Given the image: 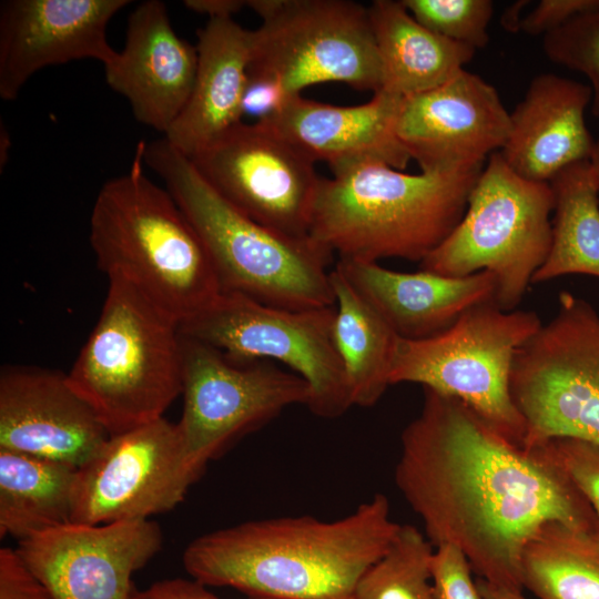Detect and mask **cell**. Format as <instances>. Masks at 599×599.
<instances>
[{"instance_id": "obj_27", "label": "cell", "mask_w": 599, "mask_h": 599, "mask_svg": "<svg viewBox=\"0 0 599 599\" xmlns=\"http://www.w3.org/2000/svg\"><path fill=\"white\" fill-rule=\"evenodd\" d=\"M549 183L555 200L551 246L532 283L569 274L599 277V184L590 162L566 167Z\"/></svg>"}, {"instance_id": "obj_20", "label": "cell", "mask_w": 599, "mask_h": 599, "mask_svg": "<svg viewBox=\"0 0 599 599\" xmlns=\"http://www.w3.org/2000/svg\"><path fill=\"white\" fill-rule=\"evenodd\" d=\"M400 97L379 90L361 105L337 106L290 98L264 125L313 161L326 162L333 174L378 162L404 170L409 155L395 134Z\"/></svg>"}, {"instance_id": "obj_22", "label": "cell", "mask_w": 599, "mask_h": 599, "mask_svg": "<svg viewBox=\"0 0 599 599\" xmlns=\"http://www.w3.org/2000/svg\"><path fill=\"white\" fill-rule=\"evenodd\" d=\"M335 267L403 339H425L447 331L473 306L494 301L496 290L495 277L486 271L451 277L344 258Z\"/></svg>"}, {"instance_id": "obj_29", "label": "cell", "mask_w": 599, "mask_h": 599, "mask_svg": "<svg viewBox=\"0 0 599 599\" xmlns=\"http://www.w3.org/2000/svg\"><path fill=\"white\" fill-rule=\"evenodd\" d=\"M434 549L417 527L402 525L389 549L359 579L354 599H435Z\"/></svg>"}, {"instance_id": "obj_24", "label": "cell", "mask_w": 599, "mask_h": 599, "mask_svg": "<svg viewBox=\"0 0 599 599\" xmlns=\"http://www.w3.org/2000/svg\"><path fill=\"white\" fill-rule=\"evenodd\" d=\"M385 90L405 98L435 89L464 70L475 49L444 38L419 23L402 0L368 7Z\"/></svg>"}, {"instance_id": "obj_14", "label": "cell", "mask_w": 599, "mask_h": 599, "mask_svg": "<svg viewBox=\"0 0 599 599\" xmlns=\"http://www.w3.org/2000/svg\"><path fill=\"white\" fill-rule=\"evenodd\" d=\"M190 160L246 216L285 235L309 237L322 177L313 161L264 125L242 121Z\"/></svg>"}, {"instance_id": "obj_33", "label": "cell", "mask_w": 599, "mask_h": 599, "mask_svg": "<svg viewBox=\"0 0 599 599\" xmlns=\"http://www.w3.org/2000/svg\"><path fill=\"white\" fill-rule=\"evenodd\" d=\"M430 571L435 599H485L466 556L458 548L435 547Z\"/></svg>"}, {"instance_id": "obj_40", "label": "cell", "mask_w": 599, "mask_h": 599, "mask_svg": "<svg viewBox=\"0 0 599 599\" xmlns=\"http://www.w3.org/2000/svg\"><path fill=\"white\" fill-rule=\"evenodd\" d=\"M527 3H529V1H517L504 11L500 23L507 31H520L521 21L524 19V17H521V11L528 6Z\"/></svg>"}, {"instance_id": "obj_41", "label": "cell", "mask_w": 599, "mask_h": 599, "mask_svg": "<svg viewBox=\"0 0 599 599\" xmlns=\"http://www.w3.org/2000/svg\"><path fill=\"white\" fill-rule=\"evenodd\" d=\"M589 162L592 166V170L597 176L598 184H599V139L596 140L595 149H593V152Z\"/></svg>"}, {"instance_id": "obj_7", "label": "cell", "mask_w": 599, "mask_h": 599, "mask_svg": "<svg viewBox=\"0 0 599 599\" xmlns=\"http://www.w3.org/2000/svg\"><path fill=\"white\" fill-rule=\"evenodd\" d=\"M550 183L521 177L493 153L453 232L420 263V270L461 277L481 271L495 277L494 302L514 311L551 246Z\"/></svg>"}, {"instance_id": "obj_19", "label": "cell", "mask_w": 599, "mask_h": 599, "mask_svg": "<svg viewBox=\"0 0 599 599\" xmlns=\"http://www.w3.org/2000/svg\"><path fill=\"white\" fill-rule=\"evenodd\" d=\"M196 68V47L176 34L165 3L146 0L131 12L124 48L104 71L136 121L165 135L189 101Z\"/></svg>"}, {"instance_id": "obj_10", "label": "cell", "mask_w": 599, "mask_h": 599, "mask_svg": "<svg viewBox=\"0 0 599 599\" xmlns=\"http://www.w3.org/2000/svg\"><path fill=\"white\" fill-rule=\"evenodd\" d=\"M510 394L524 446L564 437L599 445V313L589 302L559 294L555 316L515 356Z\"/></svg>"}, {"instance_id": "obj_39", "label": "cell", "mask_w": 599, "mask_h": 599, "mask_svg": "<svg viewBox=\"0 0 599 599\" xmlns=\"http://www.w3.org/2000/svg\"><path fill=\"white\" fill-rule=\"evenodd\" d=\"M476 581L485 599H526L520 590L497 587L480 578Z\"/></svg>"}, {"instance_id": "obj_32", "label": "cell", "mask_w": 599, "mask_h": 599, "mask_svg": "<svg viewBox=\"0 0 599 599\" xmlns=\"http://www.w3.org/2000/svg\"><path fill=\"white\" fill-rule=\"evenodd\" d=\"M544 443L592 507L599 525V445L568 437Z\"/></svg>"}, {"instance_id": "obj_17", "label": "cell", "mask_w": 599, "mask_h": 599, "mask_svg": "<svg viewBox=\"0 0 599 599\" xmlns=\"http://www.w3.org/2000/svg\"><path fill=\"white\" fill-rule=\"evenodd\" d=\"M128 0H7L0 6V97L13 101L38 71L74 60L109 65L110 20Z\"/></svg>"}, {"instance_id": "obj_26", "label": "cell", "mask_w": 599, "mask_h": 599, "mask_svg": "<svg viewBox=\"0 0 599 599\" xmlns=\"http://www.w3.org/2000/svg\"><path fill=\"white\" fill-rule=\"evenodd\" d=\"M335 295V343L353 406L372 407L390 386L398 336L378 311L336 267L331 271Z\"/></svg>"}, {"instance_id": "obj_30", "label": "cell", "mask_w": 599, "mask_h": 599, "mask_svg": "<svg viewBox=\"0 0 599 599\" xmlns=\"http://www.w3.org/2000/svg\"><path fill=\"white\" fill-rule=\"evenodd\" d=\"M409 13L424 27L451 41L475 50L489 42L493 17L490 0H402Z\"/></svg>"}, {"instance_id": "obj_25", "label": "cell", "mask_w": 599, "mask_h": 599, "mask_svg": "<svg viewBox=\"0 0 599 599\" xmlns=\"http://www.w3.org/2000/svg\"><path fill=\"white\" fill-rule=\"evenodd\" d=\"M77 470L0 448V536L20 541L72 522Z\"/></svg>"}, {"instance_id": "obj_18", "label": "cell", "mask_w": 599, "mask_h": 599, "mask_svg": "<svg viewBox=\"0 0 599 599\" xmlns=\"http://www.w3.org/2000/svg\"><path fill=\"white\" fill-rule=\"evenodd\" d=\"M110 437L67 374L6 366L0 374V448L80 467Z\"/></svg>"}, {"instance_id": "obj_4", "label": "cell", "mask_w": 599, "mask_h": 599, "mask_svg": "<svg viewBox=\"0 0 599 599\" xmlns=\"http://www.w3.org/2000/svg\"><path fill=\"white\" fill-rule=\"evenodd\" d=\"M483 167L409 174L368 162L321 179L309 236L344 260L420 263L461 220Z\"/></svg>"}, {"instance_id": "obj_23", "label": "cell", "mask_w": 599, "mask_h": 599, "mask_svg": "<svg viewBox=\"0 0 599 599\" xmlns=\"http://www.w3.org/2000/svg\"><path fill=\"white\" fill-rule=\"evenodd\" d=\"M197 68L184 109L164 139L194 158L243 120L254 32L233 18L209 19L196 32Z\"/></svg>"}, {"instance_id": "obj_1", "label": "cell", "mask_w": 599, "mask_h": 599, "mask_svg": "<svg viewBox=\"0 0 599 599\" xmlns=\"http://www.w3.org/2000/svg\"><path fill=\"white\" fill-rule=\"evenodd\" d=\"M394 479L432 545L458 548L497 587L522 591V552L545 524L599 528L546 443L515 444L461 400L428 388L400 435Z\"/></svg>"}, {"instance_id": "obj_34", "label": "cell", "mask_w": 599, "mask_h": 599, "mask_svg": "<svg viewBox=\"0 0 599 599\" xmlns=\"http://www.w3.org/2000/svg\"><path fill=\"white\" fill-rule=\"evenodd\" d=\"M596 9H599V0H541L524 17L520 31L546 35L577 16Z\"/></svg>"}, {"instance_id": "obj_31", "label": "cell", "mask_w": 599, "mask_h": 599, "mask_svg": "<svg viewBox=\"0 0 599 599\" xmlns=\"http://www.w3.org/2000/svg\"><path fill=\"white\" fill-rule=\"evenodd\" d=\"M542 48L551 62L588 79L591 112L599 116V9L579 14L544 35Z\"/></svg>"}, {"instance_id": "obj_3", "label": "cell", "mask_w": 599, "mask_h": 599, "mask_svg": "<svg viewBox=\"0 0 599 599\" xmlns=\"http://www.w3.org/2000/svg\"><path fill=\"white\" fill-rule=\"evenodd\" d=\"M143 162L164 182L197 233L222 293L288 309L335 305L332 255L246 216L223 199L193 162L164 138L143 143Z\"/></svg>"}, {"instance_id": "obj_37", "label": "cell", "mask_w": 599, "mask_h": 599, "mask_svg": "<svg viewBox=\"0 0 599 599\" xmlns=\"http://www.w3.org/2000/svg\"><path fill=\"white\" fill-rule=\"evenodd\" d=\"M131 599H221L207 586L194 578H170L155 581L144 589L135 587ZM253 599V598H248Z\"/></svg>"}, {"instance_id": "obj_11", "label": "cell", "mask_w": 599, "mask_h": 599, "mask_svg": "<svg viewBox=\"0 0 599 599\" xmlns=\"http://www.w3.org/2000/svg\"><path fill=\"white\" fill-rule=\"evenodd\" d=\"M335 305L288 309L221 293L202 312L180 323V332L235 361L283 364L307 384V408L318 417L336 418L353 403L335 343Z\"/></svg>"}, {"instance_id": "obj_21", "label": "cell", "mask_w": 599, "mask_h": 599, "mask_svg": "<svg viewBox=\"0 0 599 599\" xmlns=\"http://www.w3.org/2000/svg\"><path fill=\"white\" fill-rule=\"evenodd\" d=\"M590 103L589 84L537 74L509 112L508 138L498 152L521 177L549 183L566 167L590 160L596 144L585 118Z\"/></svg>"}, {"instance_id": "obj_28", "label": "cell", "mask_w": 599, "mask_h": 599, "mask_svg": "<svg viewBox=\"0 0 599 599\" xmlns=\"http://www.w3.org/2000/svg\"><path fill=\"white\" fill-rule=\"evenodd\" d=\"M521 585L537 599H599V528L545 524L524 549Z\"/></svg>"}, {"instance_id": "obj_36", "label": "cell", "mask_w": 599, "mask_h": 599, "mask_svg": "<svg viewBox=\"0 0 599 599\" xmlns=\"http://www.w3.org/2000/svg\"><path fill=\"white\" fill-rule=\"evenodd\" d=\"M288 99L290 97L275 81L247 74L243 116H252L255 122L264 121L277 113Z\"/></svg>"}, {"instance_id": "obj_5", "label": "cell", "mask_w": 599, "mask_h": 599, "mask_svg": "<svg viewBox=\"0 0 599 599\" xmlns=\"http://www.w3.org/2000/svg\"><path fill=\"white\" fill-rule=\"evenodd\" d=\"M143 164L141 141L131 167L106 181L95 197L90 245L108 278H122L182 323L222 291L197 233Z\"/></svg>"}, {"instance_id": "obj_9", "label": "cell", "mask_w": 599, "mask_h": 599, "mask_svg": "<svg viewBox=\"0 0 599 599\" xmlns=\"http://www.w3.org/2000/svg\"><path fill=\"white\" fill-rule=\"evenodd\" d=\"M247 7L262 19L248 75L275 81L290 98L323 82L382 89L368 8L345 0H250Z\"/></svg>"}, {"instance_id": "obj_12", "label": "cell", "mask_w": 599, "mask_h": 599, "mask_svg": "<svg viewBox=\"0 0 599 599\" xmlns=\"http://www.w3.org/2000/svg\"><path fill=\"white\" fill-rule=\"evenodd\" d=\"M181 337L183 412L176 424L201 475L209 463L288 407L307 406L308 386L291 370L266 361H235L214 346Z\"/></svg>"}, {"instance_id": "obj_8", "label": "cell", "mask_w": 599, "mask_h": 599, "mask_svg": "<svg viewBox=\"0 0 599 599\" xmlns=\"http://www.w3.org/2000/svg\"><path fill=\"white\" fill-rule=\"evenodd\" d=\"M541 325L532 311H505L494 301L477 304L436 336L398 338L390 385L416 383L455 397L498 434L524 445L526 428L511 398L510 375L518 349Z\"/></svg>"}, {"instance_id": "obj_35", "label": "cell", "mask_w": 599, "mask_h": 599, "mask_svg": "<svg viewBox=\"0 0 599 599\" xmlns=\"http://www.w3.org/2000/svg\"><path fill=\"white\" fill-rule=\"evenodd\" d=\"M0 599H52L16 549H0Z\"/></svg>"}, {"instance_id": "obj_38", "label": "cell", "mask_w": 599, "mask_h": 599, "mask_svg": "<svg viewBox=\"0 0 599 599\" xmlns=\"http://www.w3.org/2000/svg\"><path fill=\"white\" fill-rule=\"evenodd\" d=\"M184 6L199 13L205 14L210 19L232 18L233 14L247 7L244 0H186Z\"/></svg>"}, {"instance_id": "obj_2", "label": "cell", "mask_w": 599, "mask_h": 599, "mask_svg": "<svg viewBox=\"0 0 599 599\" xmlns=\"http://www.w3.org/2000/svg\"><path fill=\"white\" fill-rule=\"evenodd\" d=\"M400 528L387 496L377 493L334 520L286 516L209 531L189 542L182 562L205 586L253 599H354Z\"/></svg>"}, {"instance_id": "obj_6", "label": "cell", "mask_w": 599, "mask_h": 599, "mask_svg": "<svg viewBox=\"0 0 599 599\" xmlns=\"http://www.w3.org/2000/svg\"><path fill=\"white\" fill-rule=\"evenodd\" d=\"M67 374L110 436L164 417L182 394L180 322L119 277Z\"/></svg>"}, {"instance_id": "obj_15", "label": "cell", "mask_w": 599, "mask_h": 599, "mask_svg": "<svg viewBox=\"0 0 599 599\" xmlns=\"http://www.w3.org/2000/svg\"><path fill=\"white\" fill-rule=\"evenodd\" d=\"M162 542L150 519L70 522L20 540L16 551L52 599H131L133 573Z\"/></svg>"}, {"instance_id": "obj_13", "label": "cell", "mask_w": 599, "mask_h": 599, "mask_svg": "<svg viewBox=\"0 0 599 599\" xmlns=\"http://www.w3.org/2000/svg\"><path fill=\"white\" fill-rule=\"evenodd\" d=\"M202 475L164 417L111 435L78 467L72 522L145 520L174 509Z\"/></svg>"}, {"instance_id": "obj_16", "label": "cell", "mask_w": 599, "mask_h": 599, "mask_svg": "<svg viewBox=\"0 0 599 599\" xmlns=\"http://www.w3.org/2000/svg\"><path fill=\"white\" fill-rule=\"evenodd\" d=\"M509 128L497 90L465 69L435 89L402 98L395 119L396 138L425 173L484 166L504 146Z\"/></svg>"}]
</instances>
